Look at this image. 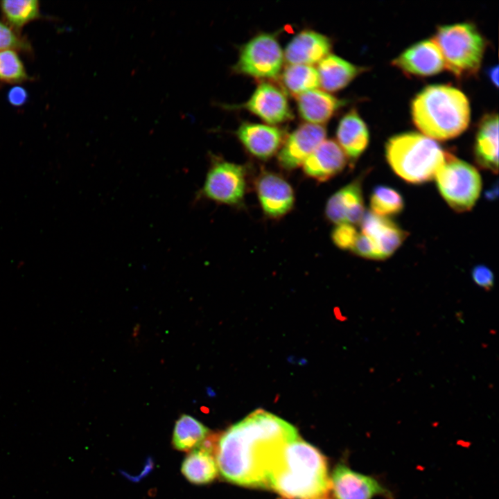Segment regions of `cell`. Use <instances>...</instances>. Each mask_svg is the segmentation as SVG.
Listing matches in <instances>:
<instances>
[{
	"instance_id": "obj_26",
	"label": "cell",
	"mask_w": 499,
	"mask_h": 499,
	"mask_svg": "<svg viewBox=\"0 0 499 499\" xmlns=\"http://www.w3.org/2000/svg\"><path fill=\"white\" fill-rule=\"evenodd\" d=\"M281 80L288 92L297 96L320 86L317 70L310 65L287 67L283 71Z\"/></svg>"
},
{
	"instance_id": "obj_20",
	"label": "cell",
	"mask_w": 499,
	"mask_h": 499,
	"mask_svg": "<svg viewBox=\"0 0 499 499\" xmlns=\"http://www.w3.org/2000/svg\"><path fill=\"white\" fill-rule=\"evenodd\" d=\"M474 157L481 168L497 173L498 170V115L491 112L479 121L474 143Z\"/></svg>"
},
{
	"instance_id": "obj_16",
	"label": "cell",
	"mask_w": 499,
	"mask_h": 499,
	"mask_svg": "<svg viewBox=\"0 0 499 499\" xmlns=\"http://www.w3.org/2000/svg\"><path fill=\"white\" fill-rule=\"evenodd\" d=\"M236 133L245 150L261 160L271 158L284 141L283 131L270 125L243 123Z\"/></svg>"
},
{
	"instance_id": "obj_1",
	"label": "cell",
	"mask_w": 499,
	"mask_h": 499,
	"mask_svg": "<svg viewBox=\"0 0 499 499\" xmlns=\"http://www.w3.org/2000/svg\"><path fill=\"white\" fill-rule=\"evenodd\" d=\"M297 429L280 417L256 410L231 426L217 439L215 459L227 481L267 489L268 476Z\"/></svg>"
},
{
	"instance_id": "obj_23",
	"label": "cell",
	"mask_w": 499,
	"mask_h": 499,
	"mask_svg": "<svg viewBox=\"0 0 499 499\" xmlns=\"http://www.w3.org/2000/svg\"><path fill=\"white\" fill-rule=\"evenodd\" d=\"M181 471L190 482L202 484L212 482L218 469L213 453L198 448L184 459Z\"/></svg>"
},
{
	"instance_id": "obj_7",
	"label": "cell",
	"mask_w": 499,
	"mask_h": 499,
	"mask_svg": "<svg viewBox=\"0 0 499 499\" xmlns=\"http://www.w3.org/2000/svg\"><path fill=\"white\" fill-rule=\"evenodd\" d=\"M246 189L247 170L244 166L212 155L204 182L197 193V198L238 207L243 202Z\"/></svg>"
},
{
	"instance_id": "obj_28",
	"label": "cell",
	"mask_w": 499,
	"mask_h": 499,
	"mask_svg": "<svg viewBox=\"0 0 499 499\" xmlns=\"http://www.w3.org/2000/svg\"><path fill=\"white\" fill-rule=\"evenodd\" d=\"M33 79L18 54L12 49L0 51V82L19 84Z\"/></svg>"
},
{
	"instance_id": "obj_32",
	"label": "cell",
	"mask_w": 499,
	"mask_h": 499,
	"mask_svg": "<svg viewBox=\"0 0 499 499\" xmlns=\"http://www.w3.org/2000/svg\"><path fill=\"white\" fill-rule=\"evenodd\" d=\"M474 282L486 290H491L493 286L494 276L492 271L486 265H478L471 272Z\"/></svg>"
},
{
	"instance_id": "obj_8",
	"label": "cell",
	"mask_w": 499,
	"mask_h": 499,
	"mask_svg": "<svg viewBox=\"0 0 499 499\" xmlns=\"http://www.w3.org/2000/svg\"><path fill=\"white\" fill-rule=\"evenodd\" d=\"M283 59V52L274 35L261 33L242 47L234 69L254 78H272L280 73Z\"/></svg>"
},
{
	"instance_id": "obj_2",
	"label": "cell",
	"mask_w": 499,
	"mask_h": 499,
	"mask_svg": "<svg viewBox=\"0 0 499 499\" xmlns=\"http://www.w3.org/2000/svg\"><path fill=\"white\" fill-rule=\"evenodd\" d=\"M267 489L284 499H314L331 489L326 457L300 437L285 446L269 475Z\"/></svg>"
},
{
	"instance_id": "obj_19",
	"label": "cell",
	"mask_w": 499,
	"mask_h": 499,
	"mask_svg": "<svg viewBox=\"0 0 499 499\" xmlns=\"http://www.w3.org/2000/svg\"><path fill=\"white\" fill-rule=\"evenodd\" d=\"M338 143L352 164L367 148L369 141L368 127L356 109L346 113L336 131Z\"/></svg>"
},
{
	"instance_id": "obj_34",
	"label": "cell",
	"mask_w": 499,
	"mask_h": 499,
	"mask_svg": "<svg viewBox=\"0 0 499 499\" xmlns=\"http://www.w3.org/2000/svg\"><path fill=\"white\" fill-rule=\"evenodd\" d=\"M488 77L491 80V82L494 84L496 87L498 86V67H493L490 68L488 70Z\"/></svg>"
},
{
	"instance_id": "obj_5",
	"label": "cell",
	"mask_w": 499,
	"mask_h": 499,
	"mask_svg": "<svg viewBox=\"0 0 499 499\" xmlns=\"http://www.w3.org/2000/svg\"><path fill=\"white\" fill-rule=\"evenodd\" d=\"M444 58L446 69L457 78L479 71L487 42L475 24L459 22L438 26L432 38Z\"/></svg>"
},
{
	"instance_id": "obj_11",
	"label": "cell",
	"mask_w": 499,
	"mask_h": 499,
	"mask_svg": "<svg viewBox=\"0 0 499 499\" xmlns=\"http://www.w3.org/2000/svg\"><path fill=\"white\" fill-rule=\"evenodd\" d=\"M405 74L427 77L437 74L446 69L440 49L432 39L420 40L402 51L392 61Z\"/></svg>"
},
{
	"instance_id": "obj_30",
	"label": "cell",
	"mask_w": 499,
	"mask_h": 499,
	"mask_svg": "<svg viewBox=\"0 0 499 499\" xmlns=\"http://www.w3.org/2000/svg\"><path fill=\"white\" fill-rule=\"evenodd\" d=\"M358 236L353 225L347 223L336 225L331 233L333 243L340 250H351Z\"/></svg>"
},
{
	"instance_id": "obj_14",
	"label": "cell",
	"mask_w": 499,
	"mask_h": 499,
	"mask_svg": "<svg viewBox=\"0 0 499 499\" xmlns=\"http://www.w3.org/2000/svg\"><path fill=\"white\" fill-rule=\"evenodd\" d=\"M242 107L270 125L292 118L285 94L274 85L267 82L261 83Z\"/></svg>"
},
{
	"instance_id": "obj_18",
	"label": "cell",
	"mask_w": 499,
	"mask_h": 499,
	"mask_svg": "<svg viewBox=\"0 0 499 499\" xmlns=\"http://www.w3.org/2000/svg\"><path fill=\"white\" fill-rule=\"evenodd\" d=\"M331 47V42L326 35L312 30H304L287 44L283 57L290 65L312 66L329 55Z\"/></svg>"
},
{
	"instance_id": "obj_29",
	"label": "cell",
	"mask_w": 499,
	"mask_h": 499,
	"mask_svg": "<svg viewBox=\"0 0 499 499\" xmlns=\"http://www.w3.org/2000/svg\"><path fill=\"white\" fill-rule=\"evenodd\" d=\"M6 49L15 50L29 55H33V51L30 42L26 37L0 21V51Z\"/></svg>"
},
{
	"instance_id": "obj_4",
	"label": "cell",
	"mask_w": 499,
	"mask_h": 499,
	"mask_svg": "<svg viewBox=\"0 0 499 499\" xmlns=\"http://www.w3.org/2000/svg\"><path fill=\"white\" fill-rule=\"evenodd\" d=\"M385 152L394 172L412 184L434 179L447 153L432 139L415 132L393 135L385 143Z\"/></svg>"
},
{
	"instance_id": "obj_33",
	"label": "cell",
	"mask_w": 499,
	"mask_h": 499,
	"mask_svg": "<svg viewBox=\"0 0 499 499\" xmlns=\"http://www.w3.org/2000/svg\"><path fill=\"white\" fill-rule=\"evenodd\" d=\"M28 92L25 88L19 85L11 87L7 94V100L14 107H21L28 100Z\"/></svg>"
},
{
	"instance_id": "obj_35",
	"label": "cell",
	"mask_w": 499,
	"mask_h": 499,
	"mask_svg": "<svg viewBox=\"0 0 499 499\" xmlns=\"http://www.w3.org/2000/svg\"><path fill=\"white\" fill-rule=\"evenodd\" d=\"M314 499H329V498H327L326 496H321V497L316 498H314Z\"/></svg>"
},
{
	"instance_id": "obj_6",
	"label": "cell",
	"mask_w": 499,
	"mask_h": 499,
	"mask_svg": "<svg viewBox=\"0 0 499 499\" xmlns=\"http://www.w3.org/2000/svg\"><path fill=\"white\" fill-rule=\"evenodd\" d=\"M435 179L440 194L455 211L471 210L480 196L482 180L477 169L450 152Z\"/></svg>"
},
{
	"instance_id": "obj_13",
	"label": "cell",
	"mask_w": 499,
	"mask_h": 499,
	"mask_svg": "<svg viewBox=\"0 0 499 499\" xmlns=\"http://www.w3.org/2000/svg\"><path fill=\"white\" fill-rule=\"evenodd\" d=\"M362 180V177H358L329 198L325 216L330 222L352 225L360 222L365 213Z\"/></svg>"
},
{
	"instance_id": "obj_10",
	"label": "cell",
	"mask_w": 499,
	"mask_h": 499,
	"mask_svg": "<svg viewBox=\"0 0 499 499\" xmlns=\"http://www.w3.org/2000/svg\"><path fill=\"white\" fill-rule=\"evenodd\" d=\"M255 190L264 214L279 219L289 213L295 201L291 185L274 172L263 171L255 182Z\"/></svg>"
},
{
	"instance_id": "obj_17",
	"label": "cell",
	"mask_w": 499,
	"mask_h": 499,
	"mask_svg": "<svg viewBox=\"0 0 499 499\" xmlns=\"http://www.w3.org/2000/svg\"><path fill=\"white\" fill-rule=\"evenodd\" d=\"M362 234L376 246L380 259L392 255L403 244L408 233L387 217L367 211L360 221Z\"/></svg>"
},
{
	"instance_id": "obj_24",
	"label": "cell",
	"mask_w": 499,
	"mask_h": 499,
	"mask_svg": "<svg viewBox=\"0 0 499 499\" xmlns=\"http://www.w3.org/2000/svg\"><path fill=\"white\" fill-rule=\"evenodd\" d=\"M209 435V430L202 423L184 414L175 422L172 444L178 450L192 451L199 448Z\"/></svg>"
},
{
	"instance_id": "obj_22",
	"label": "cell",
	"mask_w": 499,
	"mask_h": 499,
	"mask_svg": "<svg viewBox=\"0 0 499 499\" xmlns=\"http://www.w3.org/2000/svg\"><path fill=\"white\" fill-rule=\"evenodd\" d=\"M317 70L321 87L327 91H336L344 88L367 68L329 54L318 63Z\"/></svg>"
},
{
	"instance_id": "obj_27",
	"label": "cell",
	"mask_w": 499,
	"mask_h": 499,
	"mask_svg": "<svg viewBox=\"0 0 499 499\" xmlns=\"http://www.w3.org/2000/svg\"><path fill=\"white\" fill-rule=\"evenodd\" d=\"M371 212L380 216H394L401 212L404 207L402 195L396 189L387 186H376L370 196Z\"/></svg>"
},
{
	"instance_id": "obj_15",
	"label": "cell",
	"mask_w": 499,
	"mask_h": 499,
	"mask_svg": "<svg viewBox=\"0 0 499 499\" xmlns=\"http://www.w3.org/2000/svg\"><path fill=\"white\" fill-rule=\"evenodd\" d=\"M347 162L348 159L338 143L332 139H325L301 166L306 176L324 182L341 173Z\"/></svg>"
},
{
	"instance_id": "obj_25",
	"label": "cell",
	"mask_w": 499,
	"mask_h": 499,
	"mask_svg": "<svg viewBox=\"0 0 499 499\" xmlns=\"http://www.w3.org/2000/svg\"><path fill=\"white\" fill-rule=\"evenodd\" d=\"M0 11L4 22L19 33L28 23L43 18L37 0H3Z\"/></svg>"
},
{
	"instance_id": "obj_12",
	"label": "cell",
	"mask_w": 499,
	"mask_h": 499,
	"mask_svg": "<svg viewBox=\"0 0 499 499\" xmlns=\"http://www.w3.org/2000/svg\"><path fill=\"white\" fill-rule=\"evenodd\" d=\"M331 489L335 499H371L376 496H390L377 480L357 473L344 464H338L334 469Z\"/></svg>"
},
{
	"instance_id": "obj_9",
	"label": "cell",
	"mask_w": 499,
	"mask_h": 499,
	"mask_svg": "<svg viewBox=\"0 0 499 499\" xmlns=\"http://www.w3.org/2000/svg\"><path fill=\"white\" fill-rule=\"evenodd\" d=\"M326 130L322 125L303 123L286 139L279 150V166L292 170L301 166L305 159L325 140Z\"/></svg>"
},
{
	"instance_id": "obj_31",
	"label": "cell",
	"mask_w": 499,
	"mask_h": 499,
	"mask_svg": "<svg viewBox=\"0 0 499 499\" xmlns=\"http://www.w3.org/2000/svg\"><path fill=\"white\" fill-rule=\"evenodd\" d=\"M351 250L355 254L365 259L381 260L379 253L373 242L363 234H358Z\"/></svg>"
},
{
	"instance_id": "obj_21",
	"label": "cell",
	"mask_w": 499,
	"mask_h": 499,
	"mask_svg": "<svg viewBox=\"0 0 499 499\" xmlns=\"http://www.w3.org/2000/svg\"><path fill=\"white\" fill-rule=\"evenodd\" d=\"M297 103L298 112L304 120L321 125L328 121L346 101L316 89L297 96Z\"/></svg>"
},
{
	"instance_id": "obj_3",
	"label": "cell",
	"mask_w": 499,
	"mask_h": 499,
	"mask_svg": "<svg viewBox=\"0 0 499 499\" xmlns=\"http://www.w3.org/2000/svg\"><path fill=\"white\" fill-rule=\"evenodd\" d=\"M410 113L414 125L423 135L441 141L460 135L471 119L468 98L448 84L423 87L412 100Z\"/></svg>"
}]
</instances>
